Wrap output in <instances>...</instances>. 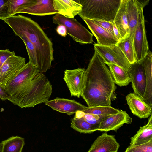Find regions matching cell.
Listing matches in <instances>:
<instances>
[{
  "mask_svg": "<svg viewBox=\"0 0 152 152\" xmlns=\"http://www.w3.org/2000/svg\"><path fill=\"white\" fill-rule=\"evenodd\" d=\"M82 6L78 15L83 20L113 23L121 0H79Z\"/></svg>",
  "mask_w": 152,
  "mask_h": 152,
  "instance_id": "cell-4",
  "label": "cell"
},
{
  "mask_svg": "<svg viewBox=\"0 0 152 152\" xmlns=\"http://www.w3.org/2000/svg\"><path fill=\"white\" fill-rule=\"evenodd\" d=\"M130 139L131 146L144 144L152 140V114L150 116L147 124L140 127L136 134Z\"/></svg>",
  "mask_w": 152,
  "mask_h": 152,
  "instance_id": "cell-21",
  "label": "cell"
},
{
  "mask_svg": "<svg viewBox=\"0 0 152 152\" xmlns=\"http://www.w3.org/2000/svg\"><path fill=\"white\" fill-rule=\"evenodd\" d=\"M15 55L14 51H11L8 49L0 50V68L9 57Z\"/></svg>",
  "mask_w": 152,
  "mask_h": 152,
  "instance_id": "cell-34",
  "label": "cell"
},
{
  "mask_svg": "<svg viewBox=\"0 0 152 152\" xmlns=\"http://www.w3.org/2000/svg\"><path fill=\"white\" fill-rule=\"evenodd\" d=\"M83 20L96 38L97 44L111 46L116 45L118 42L119 41L114 35L96 24L92 20L87 19Z\"/></svg>",
  "mask_w": 152,
  "mask_h": 152,
  "instance_id": "cell-16",
  "label": "cell"
},
{
  "mask_svg": "<svg viewBox=\"0 0 152 152\" xmlns=\"http://www.w3.org/2000/svg\"><path fill=\"white\" fill-rule=\"evenodd\" d=\"M37 68L29 62L17 75L4 88L11 98L15 96L29 80L39 73Z\"/></svg>",
  "mask_w": 152,
  "mask_h": 152,
  "instance_id": "cell-8",
  "label": "cell"
},
{
  "mask_svg": "<svg viewBox=\"0 0 152 152\" xmlns=\"http://www.w3.org/2000/svg\"><path fill=\"white\" fill-rule=\"evenodd\" d=\"M25 59L15 55L9 57L0 68V86L4 88L25 65Z\"/></svg>",
  "mask_w": 152,
  "mask_h": 152,
  "instance_id": "cell-9",
  "label": "cell"
},
{
  "mask_svg": "<svg viewBox=\"0 0 152 152\" xmlns=\"http://www.w3.org/2000/svg\"><path fill=\"white\" fill-rule=\"evenodd\" d=\"M3 20L16 36L26 37L33 45L39 72L43 73L49 69L54 60L53 45L40 26L30 18L20 15L10 16Z\"/></svg>",
  "mask_w": 152,
  "mask_h": 152,
  "instance_id": "cell-2",
  "label": "cell"
},
{
  "mask_svg": "<svg viewBox=\"0 0 152 152\" xmlns=\"http://www.w3.org/2000/svg\"><path fill=\"white\" fill-rule=\"evenodd\" d=\"M108 116H101L93 114H85L84 113L81 118L91 124L99 126L101 121Z\"/></svg>",
  "mask_w": 152,
  "mask_h": 152,
  "instance_id": "cell-31",
  "label": "cell"
},
{
  "mask_svg": "<svg viewBox=\"0 0 152 152\" xmlns=\"http://www.w3.org/2000/svg\"><path fill=\"white\" fill-rule=\"evenodd\" d=\"M137 6L139 8V14L137 24L134 35L133 43L136 62L139 63L147 55L149 50L143 9Z\"/></svg>",
  "mask_w": 152,
  "mask_h": 152,
  "instance_id": "cell-6",
  "label": "cell"
},
{
  "mask_svg": "<svg viewBox=\"0 0 152 152\" xmlns=\"http://www.w3.org/2000/svg\"><path fill=\"white\" fill-rule=\"evenodd\" d=\"M26 13L38 15L45 16L58 13L53 6V0H36L34 3L23 5L17 10L15 14Z\"/></svg>",
  "mask_w": 152,
  "mask_h": 152,
  "instance_id": "cell-11",
  "label": "cell"
},
{
  "mask_svg": "<svg viewBox=\"0 0 152 152\" xmlns=\"http://www.w3.org/2000/svg\"><path fill=\"white\" fill-rule=\"evenodd\" d=\"M105 64L109 67L115 84L121 87L126 86L131 82L128 71L114 64Z\"/></svg>",
  "mask_w": 152,
  "mask_h": 152,
  "instance_id": "cell-23",
  "label": "cell"
},
{
  "mask_svg": "<svg viewBox=\"0 0 152 152\" xmlns=\"http://www.w3.org/2000/svg\"><path fill=\"white\" fill-rule=\"evenodd\" d=\"M99 126L88 123L82 118H77L75 116L71 122V126L72 128L80 133L84 134L91 133L98 131Z\"/></svg>",
  "mask_w": 152,
  "mask_h": 152,
  "instance_id": "cell-26",
  "label": "cell"
},
{
  "mask_svg": "<svg viewBox=\"0 0 152 152\" xmlns=\"http://www.w3.org/2000/svg\"><path fill=\"white\" fill-rule=\"evenodd\" d=\"M24 42L27 51L29 61V62L36 66H37V54L35 48L28 38L24 36L19 37Z\"/></svg>",
  "mask_w": 152,
  "mask_h": 152,
  "instance_id": "cell-28",
  "label": "cell"
},
{
  "mask_svg": "<svg viewBox=\"0 0 152 152\" xmlns=\"http://www.w3.org/2000/svg\"><path fill=\"white\" fill-rule=\"evenodd\" d=\"M137 4L143 9L147 5L149 1V0H135Z\"/></svg>",
  "mask_w": 152,
  "mask_h": 152,
  "instance_id": "cell-37",
  "label": "cell"
},
{
  "mask_svg": "<svg viewBox=\"0 0 152 152\" xmlns=\"http://www.w3.org/2000/svg\"><path fill=\"white\" fill-rule=\"evenodd\" d=\"M2 146V145L1 142H0V152H1V150Z\"/></svg>",
  "mask_w": 152,
  "mask_h": 152,
  "instance_id": "cell-39",
  "label": "cell"
},
{
  "mask_svg": "<svg viewBox=\"0 0 152 152\" xmlns=\"http://www.w3.org/2000/svg\"><path fill=\"white\" fill-rule=\"evenodd\" d=\"M132 121V118L126 112L121 110L118 113L103 119L99 124L98 131H117L124 124H131Z\"/></svg>",
  "mask_w": 152,
  "mask_h": 152,
  "instance_id": "cell-14",
  "label": "cell"
},
{
  "mask_svg": "<svg viewBox=\"0 0 152 152\" xmlns=\"http://www.w3.org/2000/svg\"><path fill=\"white\" fill-rule=\"evenodd\" d=\"M9 0H0V19L4 20L10 17L8 13Z\"/></svg>",
  "mask_w": 152,
  "mask_h": 152,
  "instance_id": "cell-32",
  "label": "cell"
},
{
  "mask_svg": "<svg viewBox=\"0 0 152 152\" xmlns=\"http://www.w3.org/2000/svg\"><path fill=\"white\" fill-rule=\"evenodd\" d=\"M127 1V0H121L113 21L114 23L120 33L121 40L129 35V29L126 15Z\"/></svg>",
  "mask_w": 152,
  "mask_h": 152,
  "instance_id": "cell-20",
  "label": "cell"
},
{
  "mask_svg": "<svg viewBox=\"0 0 152 152\" xmlns=\"http://www.w3.org/2000/svg\"><path fill=\"white\" fill-rule=\"evenodd\" d=\"M53 21L55 24L64 25L67 33L75 41L83 44L93 42V34L74 18H66L57 13L53 17Z\"/></svg>",
  "mask_w": 152,
  "mask_h": 152,
  "instance_id": "cell-5",
  "label": "cell"
},
{
  "mask_svg": "<svg viewBox=\"0 0 152 152\" xmlns=\"http://www.w3.org/2000/svg\"><path fill=\"white\" fill-rule=\"evenodd\" d=\"M56 31L61 36L65 37L67 35L66 28L63 25H58L56 28Z\"/></svg>",
  "mask_w": 152,
  "mask_h": 152,
  "instance_id": "cell-35",
  "label": "cell"
},
{
  "mask_svg": "<svg viewBox=\"0 0 152 152\" xmlns=\"http://www.w3.org/2000/svg\"><path fill=\"white\" fill-rule=\"evenodd\" d=\"M116 45L121 49L131 64L136 62L133 39L129 35L119 41Z\"/></svg>",
  "mask_w": 152,
  "mask_h": 152,
  "instance_id": "cell-25",
  "label": "cell"
},
{
  "mask_svg": "<svg viewBox=\"0 0 152 152\" xmlns=\"http://www.w3.org/2000/svg\"><path fill=\"white\" fill-rule=\"evenodd\" d=\"M134 93L142 98L146 86V79L144 69L139 63L131 64L128 71Z\"/></svg>",
  "mask_w": 152,
  "mask_h": 152,
  "instance_id": "cell-12",
  "label": "cell"
},
{
  "mask_svg": "<svg viewBox=\"0 0 152 152\" xmlns=\"http://www.w3.org/2000/svg\"><path fill=\"white\" fill-rule=\"evenodd\" d=\"M124 152H152V140L142 144L129 145Z\"/></svg>",
  "mask_w": 152,
  "mask_h": 152,
  "instance_id": "cell-30",
  "label": "cell"
},
{
  "mask_svg": "<svg viewBox=\"0 0 152 152\" xmlns=\"http://www.w3.org/2000/svg\"><path fill=\"white\" fill-rule=\"evenodd\" d=\"M54 9L58 13L67 18H72L81 11L82 6L79 0H53Z\"/></svg>",
  "mask_w": 152,
  "mask_h": 152,
  "instance_id": "cell-19",
  "label": "cell"
},
{
  "mask_svg": "<svg viewBox=\"0 0 152 152\" xmlns=\"http://www.w3.org/2000/svg\"><path fill=\"white\" fill-rule=\"evenodd\" d=\"M85 74L81 96L88 107L111 106V101L116 98L117 87L109 68L95 50Z\"/></svg>",
  "mask_w": 152,
  "mask_h": 152,
  "instance_id": "cell-1",
  "label": "cell"
},
{
  "mask_svg": "<svg viewBox=\"0 0 152 152\" xmlns=\"http://www.w3.org/2000/svg\"><path fill=\"white\" fill-rule=\"evenodd\" d=\"M139 63L143 67L145 74L146 86L142 99L152 108V53L150 50Z\"/></svg>",
  "mask_w": 152,
  "mask_h": 152,
  "instance_id": "cell-18",
  "label": "cell"
},
{
  "mask_svg": "<svg viewBox=\"0 0 152 152\" xmlns=\"http://www.w3.org/2000/svg\"><path fill=\"white\" fill-rule=\"evenodd\" d=\"M92 20L95 23L100 26L102 28L114 35L113 28V23L103 20Z\"/></svg>",
  "mask_w": 152,
  "mask_h": 152,
  "instance_id": "cell-33",
  "label": "cell"
},
{
  "mask_svg": "<svg viewBox=\"0 0 152 152\" xmlns=\"http://www.w3.org/2000/svg\"><path fill=\"white\" fill-rule=\"evenodd\" d=\"M85 114H91L101 116H110L118 113L120 110L111 106L86 107L82 111Z\"/></svg>",
  "mask_w": 152,
  "mask_h": 152,
  "instance_id": "cell-27",
  "label": "cell"
},
{
  "mask_svg": "<svg viewBox=\"0 0 152 152\" xmlns=\"http://www.w3.org/2000/svg\"><path fill=\"white\" fill-rule=\"evenodd\" d=\"M85 70L84 68H79L64 71L63 79L71 96H81L85 86Z\"/></svg>",
  "mask_w": 152,
  "mask_h": 152,
  "instance_id": "cell-10",
  "label": "cell"
},
{
  "mask_svg": "<svg viewBox=\"0 0 152 152\" xmlns=\"http://www.w3.org/2000/svg\"><path fill=\"white\" fill-rule=\"evenodd\" d=\"M0 99L2 100H8L11 99V97L8 94L4 89L0 86Z\"/></svg>",
  "mask_w": 152,
  "mask_h": 152,
  "instance_id": "cell-36",
  "label": "cell"
},
{
  "mask_svg": "<svg viewBox=\"0 0 152 152\" xmlns=\"http://www.w3.org/2000/svg\"><path fill=\"white\" fill-rule=\"evenodd\" d=\"M52 86L43 73H39L28 81L10 101L21 108L33 107L49 100Z\"/></svg>",
  "mask_w": 152,
  "mask_h": 152,
  "instance_id": "cell-3",
  "label": "cell"
},
{
  "mask_svg": "<svg viewBox=\"0 0 152 152\" xmlns=\"http://www.w3.org/2000/svg\"><path fill=\"white\" fill-rule=\"evenodd\" d=\"M1 142L2 146L1 152H22L25 140L21 137L13 136Z\"/></svg>",
  "mask_w": 152,
  "mask_h": 152,
  "instance_id": "cell-24",
  "label": "cell"
},
{
  "mask_svg": "<svg viewBox=\"0 0 152 152\" xmlns=\"http://www.w3.org/2000/svg\"><path fill=\"white\" fill-rule=\"evenodd\" d=\"M113 28L114 34L115 37L119 41H120L121 39V38L120 33L114 23L113 24Z\"/></svg>",
  "mask_w": 152,
  "mask_h": 152,
  "instance_id": "cell-38",
  "label": "cell"
},
{
  "mask_svg": "<svg viewBox=\"0 0 152 152\" xmlns=\"http://www.w3.org/2000/svg\"><path fill=\"white\" fill-rule=\"evenodd\" d=\"M119 146L115 136L105 132L97 138L87 152H118Z\"/></svg>",
  "mask_w": 152,
  "mask_h": 152,
  "instance_id": "cell-15",
  "label": "cell"
},
{
  "mask_svg": "<svg viewBox=\"0 0 152 152\" xmlns=\"http://www.w3.org/2000/svg\"><path fill=\"white\" fill-rule=\"evenodd\" d=\"M94 50L99 54L104 63L115 64L129 71L131 64L120 48L116 45L105 46L94 45Z\"/></svg>",
  "mask_w": 152,
  "mask_h": 152,
  "instance_id": "cell-7",
  "label": "cell"
},
{
  "mask_svg": "<svg viewBox=\"0 0 152 152\" xmlns=\"http://www.w3.org/2000/svg\"><path fill=\"white\" fill-rule=\"evenodd\" d=\"M139 14V8L135 0H127L126 15L129 29V35L132 39L137 27Z\"/></svg>",
  "mask_w": 152,
  "mask_h": 152,
  "instance_id": "cell-22",
  "label": "cell"
},
{
  "mask_svg": "<svg viewBox=\"0 0 152 152\" xmlns=\"http://www.w3.org/2000/svg\"><path fill=\"white\" fill-rule=\"evenodd\" d=\"M126 99L132 113L140 118H145L152 115V108L142 99L134 93L126 96Z\"/></svg>",
  "mask_w": 152,
  "mask_h": 152,
  "instance_id": "cell-17",
  "label": "cell"
},
{
  "mask_svg": "<svg viewBox=\"0 0 152 152\" xmlns=\"http://www.w3.org/2000/svg\"><path fill=\"white\" fill-rule=\"evenodd\" d=\"M45 103L54 110L69 115L82 111L86 107L75 100L58 97Z\"/></svg>",
  "mask_w": 152,
  "mask_h": 152,
  "instance_id": "cell-13",
  "label": "cell"
},
{
  "mask_svg": "<svg viewBox=\"0 0 152 152\" xmlns=\"http://www.w3.org/2000/svg\"><path fill=\"white\" fill-rule=\"evenodd\" d=\"M36 0H9L8 13L10 16L15 15L17 9L26 4L34 3Z\"/></svg>",
  "mask_w": 152,
  "mask_h": 152,
  "instance_id": "cell-29",
  "label": "cell"
}]
</instances>
